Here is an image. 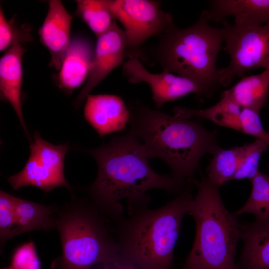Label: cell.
Masks as SVG:
<instances>
[{
    "label": "cell",
    "instance_id": "6da1fadb",
    "mask_svg": "<svg viewBox=\"0 0 269 269\" xmlns=\"http://www.w3.org/2000/svg\"><path fill=\"white\" fill-rule=\"evenodd\" d=\"M88 151L96 159L98 169L95 181L86 191L101 213L116 223L124 217L121 200H126L130 214L147 207L149 190L179 194L190 184L154 171L142 144L130 132Z\"/></svg>",
    "mask_w": 269,
    "mask_h": 269
},
{
    "label": "cell",
    "instance_id": "7a4b0ae2",
    "mask_svg": "<svg viewBox=\"0 0 269 269\" xmlns=\"http://www.w3.org/2000/svg\"><path fill=\"white\" fill-rule=\"evenodd\" d=\"M129 132L142 144L149 158L170 168L172 176L189 183L201 157L220 146L215 131L195 120L179 118L134 102L129 108Z\"/></svg>",
    "mask_w": 269,
    "mask_h": 269
},
{
    "label": "cell",
    "instance_id": "3957f363",
    "mask_svg": "<svg viewBox=\"0 0 269 269\" xmlns=\"http://www.w3.org/2000/svg\"><path fill=\"white\" fill-rule=\"evenodd\" d=\"M191 185L160 208H141L116 222L115 234L125 262L140 269H172L181 222L193 198Z\"/></svg>",
    "mask_w": 269,
    "mask_h": 269
},
{
    "label": "cell",
    "instance_id": "277c9868",
    "mask_svg": "<svg viewBox=\"0 0 269 269\" xmlns=\"http://www.w3.org/2000/svg\"><path fill=\"white\" fill-rule=\"evenodd\" d=\"M92 203L73 199L58 209L54 228L59 234L62 254L51 269H90L103 264L115 269H133L121 256L116 239Z\"/></svg>",
    "mask_w": 269,
    "mask_h": 269
},
{
    "label": "cell",
    "instance_id": "5b68a950",
    "mask_svg": "<svg viewBox=\"0 0 269 269\" xmlns=\"http://www.w3.org/2000/svg\"><path fill=\"white\" fill-rule=\"evenodd\" d=\"M197 193L188 214L194 219V243L181 269H237L235 256L241 223L224 205L220 186L207 177L193 179Z\"/></svg>",
    "mask_w": 269,
    "mask_h": 269
},
{
    "label": "cell",
    "instance_id": "8992f818",
    "mask_svg": "<svg viewBox=\"0 0 269 269\" xmlns=\"http://www.w3.org/2000/svg\"><path fill=\"white\" fill-rule=\"evenodd\" d=\"M151 50L153 61L163 71L189 78L208 96L220 85L216 63L224 35L222 28L199 17L193 25L179 28L173 22Z\"/></svg>",
    "mask_w": 269,
    "mask_h": 269
},
{
    "label": "cell",
    "instance_id": "52a82bcc",
    "mask_svg": "<svg viewBox=\"0 0 269 269\" xmlns=\"http://www.w3.org/2000/svg\"><path fill=\"white\" fill-rule=\"evenodd\" d=\"M222 28L230 62L219 69L220 85L228 86L253 68H269V22L251 26L224 21Z\"/></svg>",
    "mask_w": 269,
    "mask_h": 269
},
{
    "label": "cell",
    "instance_id": "ba28073f",
    "mask_svg": "<svg viewBox=\"0 0 269 269\" xmlns=\"http://www.w3.org/2000/svg\"><path fill=\"white\" fill-rule=\"evenodd\" d=\"M116 19L123 25L126 37L125 58H138L142 44L149 38L161 36L174 22L171 15L152 0H108Z\"/></svg>",
    "mask_w": 269,
    "mask_h": 269
},
{
    "label": "cell",
    "instance_id": "9c48e42d",
    "mask_svg": "<svg viewBox=\"0 0 269 269\" xmlns=\"http://www.w3.org/2000/svg\"><path fill=\"white\" fill-rule=\"evenodd\" d=\"M29 148V157L23 168L6 178L12 189L30 186L41 189L45 193L59 187L71 190L64 174V161L69 149L68 144L53 145L36 132Z\"/></svg>",
    "mask_w": 269,
    "mask_h": 269
},
{
    "label": "cell",
    "instance_id": "30bf717a",
    "mask_svg": "<svg viewBox=\"0 0 269 269\" xmlns=\"http://www.w3.org/2000/svg\"><path fill=\"white\" fill-rule=\"evenodd\" d=\"M123 73L131 83L145 82L148 85L157 109L191 93L199 97L208 96L201 86L189 78L166 71L149 72L138 58H130L124 63Z\"/></svg>",
    "mask_w": 269,
    "mask_h": 269
},
{
    "label": "cell",
    "instance_id": "8fae6325",
    "mask_svg": "<svg viewBox=\"0 0 269 269\" xmlns=\"http://www.w3.org/2000/svg\"><path fill=\"white\" fill-rule=\"evenodd\" d=\"M126 37L116 22L106 32L97 37L91 69L86 83L74 105L78 108L91 91L114 69L123 63Z\"/></svg>",
    "mask_w": 269,
    "mask_h": 269
},
{
    "label": "cell",
    "instance_id": "7c38bea8",
    "mask_svg": "<svg viewBox=\"0 0 269 269\" xmlns=\"http://www.w3.org/2000/svg\"><path fill=\"white\" fill-rule=\"evenodd\" d=\"M84 116L101 137L123 130L130 119V110L123 99L111 94L88 95Z\"/></svg>",
    "mask_w": 269,
    "mask_h": 269
},
{
    "label": "cell",
    "instance_id": "4fadbf2b",
    "mask_svg": "<svg viewBox=\"0 0 269 269\" xmlns=\"http://www.w3.org/2000/svg\"><path fill=\"white\" fill-rule=\"evenodd\" d=\"M72 16L59 0L48 1V9L38 31L40 42L49 51L50 66L59 71L69 45Z\"/></svg>",
    "mask_w": 269,
    "mask_h": 269
},
{
    "label": "cell",
    "instance_id": "5bb4252c",
    "mask_svg": "<svg viewBox=\"0 0 269 269\" xmlns=\"http://www.w3.org/2000/svg\"><path fill=\"white\" fill-rule=\"evenodd\" d=\"M228 16L238 25L258 26L269 22V0H213L200 17L218 22Z\"/></svg>",
    "mask_w": 269,
    "mask_h": 269
},
{
    "label": "cell",
    "instance_id": "9a60e30c",
    "mask_svg": "<svg viewBox=\"0 0 269 269\" xmlns=\"http://www.w3.org/2000/svg\"><path fill=\"white\" fill-rule=\"evenodd\" d=\"M94 49L92 43L85 37L76 36L71 39L57 76L60 88L70 93L87 80Z\"/></svg>",
    "mask_w": 269,
    "mask_h": 269
},
{
    "label": "cell",
    "instance_id": "2e32d148",
    "mask_svg": "<svg viewBox=\"0 0 269 269\" xmlns=\"http://www.w3.org/2000/svg\"><path fill=\"white\" fill-rule=\"evenodd\" d=\"M25 51L21 44L5 51L0 59V94L14 110L25 134L30 140L22 111V56Z\"/></svg>",
    "mask_w": 269,
    "mask_h": 269
},
{
    "label": "cell",
    "instance_id": "e0dca14e",
    "mask_svg": "<svg viewBox=\"0 0 269 269\" xmlns=\"http://www.w3.org/2000/svg\"><path fill=\"white\" fill-rule=\"evenodd\" d=\"M244 246L237 269H269V226L241 223Z\"/></svg>",
    "mask_w": 269,
    "mask_h": 269
},
{
    "label": "cell",
    "instance_id": "ac0fdd59",
    "mask_svg": "<svg viewBox=\"0 0 269 269\" xmlns=\"http://www.w3.org/2000/svg\"><path fill=\"white\" fill-rule=\"evenodd\" d=\"M241 108L229 97L227 91L214 105L204 109L176 107L174 116L177 118L189 119L192 117L207 120L221 127L242 132L240 115Z\"/></svg>",
    "mask_w": 269,
    "mask_h": 269
},
{
    "label": "cell",
    "instance_id": "d6986e66",
    "mask_svg": "<svg viewBox=\"0 0 269 269\" xmlns=\"http://www.w3.org/2000/svg\"><path fill=\"white\" fill-rule=\"evenodd\" d=\"M226 91L241 109L260 114L269 94V68L258 74L243 77Z\"/></svg>",
    "mask_w": 269,
    "mask_h": 269
},
{
    "label": "cell",
    "instance_id": "ffe728a7",
    "mask_svg": "<svg viewBox=\"0 0 269 269\" xmlns=\"http://www.w3.org/2000/svg\"><path fill=\"white\" fill-rule=\"evenodd\" d=\"M15 207L19 234L34 230L50 231L54 228L58 211L57 207L45 205L15 196Z\"/></svg>",
    "mask_w": 269,
    "mask_h": 269
},
{
    "label": "cell",
    "instance_id": "44dd1931",
    "mask_svg": "<svg viewBox=\"0 0 269 269\" xmlns=\"http://www.w3.org/2000/svg\"><path fill=\"white\" fill-rule=\"evenodd\" d=\"M75 15L82 20L97 37L117 22L108 0H78Z\"/></svg>",
    "mask_w": 269,
    "mask_h": 269
},
{
    "label": "cell",
    "instance_id": "7402d4cb",
    "mask_svg": "<svg viewBox=\"0 0 269 269\" xmlns=\"http://www.w3.org/2000/svg\"><path fill=\"white\" fill-rule=\"evenodd\" d=\"M245 151V145L228 149L217 148L207 167V177L220 187L232 180Z\"/></svg>",
    "mask_w": 269,
    "mask_h": 269
},
{
    "label": "cell",
    "instance_id": "603a6c76",
    "mask_svg": "<svg viewBox=\"0 0 269 269\" xmlns=\"http://www.w3.org/2000/svg\"><path fill=\"white\" fill-rule=\"evenodd\" d=\"M252 191L246 203L234 215L251 214L256 222L269 226V172L260 171L250 180Z\"/></svg>",
    "mask_w": 269,
    "mask_h": 269
},
{
    "label": "cell",
    "instance_id": "cb8c5ba5",
    "mask_svg": "<svg viewBox=\"0 0 269 269\" xmlns=\"http://www.w3.org/2000/svg\"><path fill=\"white\" fill-rule=\"evenodd\" d=\"M268 147L262 140L256 138L245 145V151L233 180H251L260 171L259 163L263 152Z\"/></svg>",
    "mask_w": 269,
    "mask_h": 269
},
{
    "label": "cell",
    "instance_id": "d4e9b609",
    "mask_svg": "<svg viewBox=\"0 0 269 269\" xmlns=\"http://www.w3.org/2000/svg\"><path fill=\"white\" fill-rule=\"evenodd\" d=\"M15 214V196L0 192V247L9 239L19 235Z\"/></svg>",
    "mask_w": 269,
    "mask_h": 269
},
{
    "label": "cell",
    "instance_id": "484cf974",
    "mask_svg": "<svg viewBox=\"0 0 269 269\" xmlns=\"http://www.w3.org/2000/svg\"><path fill=\"white\" fill-rule=\"evenodd\" d=\"M32 40L29 27L17 26L13 19L8 20L3 11L0 8V51Z\"/></svg>",
    "mask_w": 269,
    "mask_h": 269
},
{
    "label": "cell",
    "instance_id": "4316f807",
    "mask_svg": "<svg viewBox=\"0 0 269 269\" xmlns=\"http://www.w3.org/2000/svg\"><path fill=\"white\" fill-rule=\"evenodd\" d=\"M12 269H41V263L34 243L30 241L17 247L11 258Z\"/></svg>",
    "mask_w": 269,
    "mask_h": 269
},
{
    "label": "cell",
    "instance_id": "83f0119b",
    "mask_svg": "<svg viewBox=\"0 0 269 269\" xmlns=\"http://www.w3.org/2000/svg\"><path fill=\"white\" fill-rule=\"evenodd\" d=\"M242 132L255 136L269 146V132L262 125L259 114L248 109H242L240 115Z\"/></svg>",
    "mask_w": 269,
    "mask_h": 269
},
{
    "label": "cell",
    "instance_id": "f1b7e54d",
    "mask_svg": "<svg viewBox=\"0 0 269 269\" xmlns=\"http://www.w3.org/2000/svg\"><path fill=\"white\" fill-rule=\"evenodd\" d=\"M104 269H113L108 265H104Z\"/></svg>",
    "mask_w": 269,
    "mask_h": 269
},
{
    "label": "cell",
    "instance_id": "f546056e",
    "mask_svg": "<svg viewBox=\"0 0 269 269\" xmlns=\"http://www.w3.org/2000/svg\"><path fill=\"white\" fill-rule=\"evenodd\" d=\"M3 269H12L9 268Z\"/></svg>",
    "mask_w": 269,
    "mask_h": 269
}]
</instances>
